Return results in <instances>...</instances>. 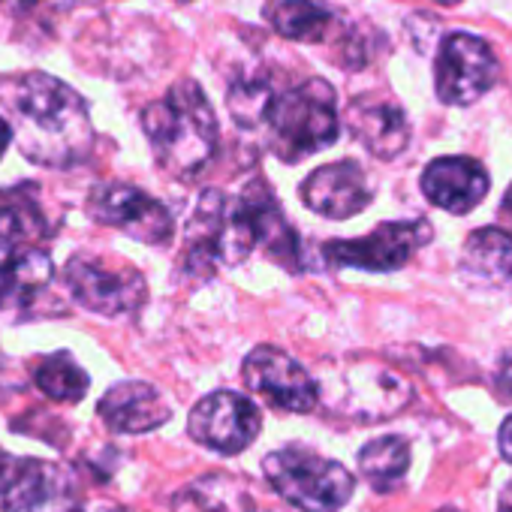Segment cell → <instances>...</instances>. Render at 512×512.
I'll use <instances>...</instances> for the list:
<instances>
[{
    "label": "cell",
    "instance_id": "obj_1",
    "mask_svg": "<svg viewBox=\"0 0 512 512\" xmlns=\"http://www.w3.org/2000/svg\"><path fill=\"white\" fill-rule=\"evenodd\" d=\"M0 103L16 124L22 154L43 166L67 169L82 163L94 145L85 100L49 73H19L0 79Z\"/></svg>",
    "mask_w": 512,
    "mask_h": 512
},
{
    "label": "cell",
    "instance_id": "obj_2",
    "mask_svg": "<svg viewBox=\"0 0 512 512\" xmlns=\"http://www.w3.org/2000/svg\"><path fill=\"white\" fill-rule=\"evenodd\" d=\"M157 163L181 181L196 178L217 148V118L205 91L184 79L142 112Z\"/></svg>",
    "mask_w": 512,
    "mask_h": 512
},
{
    "label": "cell",
    "instance_id": "obj_3",
    "mask_svg": "<svg viewBox=\"0 0 512 512\" xmlns=\"http://www.w3.org/2000/svg\"><path fill=\"white\" fill-rule=\"evenodd\" d=\"M260 121L266 124L269 148L281 160L299 163L329 148L341 133L335 88L323 79H308L278 97H269Z\"/></svg>",
    "mask_w": 512,
    "mask_h": 512
},
{
    "label": "cell",
    "instance_id": "obj_4",
    "mask_svg": "<svg viewBox=\"0 0 512 512\" xmlns=\"http://www.w3.org/2000/svg\"><path fill=\"white\" fill-rule=\"evenodd\" d=\"M187 269L214 272L241 266L256 241V223L241 196L205 190L187 220Z\"/></svg>",
    "mask_w": 512,
    "mask_h": 512
},
{
    "label": "cell",
    "instance_id": "obj_5",
    "mask_svg": "<svg viewBox=\"0 0 512 512\" xmlns=\"http://www.w3.org/2000/svg\"><path fill=\"white\" fill-rule=\"evenodd\" d=\"M263 470L272 491L302 512H341L356 491V479L341 461L305 446H284L266 455Z\"/></svg>",
    "mask_w": 512,
    "mask_h": 512
},
{
    "label": "cell",
    "instance_id": "obj_6",
    "mask_svg": "<svg viewBox=\"0 0 512 512\" xmlns=\"http://www.w3.org/2000/svg\"><path fill=\"white\" fill-rule=\"evenodd\" d=\"M434 235L431 223L425 220H392L380 223L374 232L362 238H341L326 244V260L344 269L362 272H398L404 269L413 253L428 244Z\"/></svg>",
    "mask_w": 512,
    "mask_h": 512
},
{
    "label": "cell",
    "instance_id": "obj_7",
    "mask_svg": "<svg viewBox=\"0 0 512 512\" xmlns=\"http://www.w3.org/2000/svg\"><path fill=\"white\" fill-rule=\"evenodd\" d=\"M500 64L491 46L476 34H449L437 49L434 88L449 106H470L485 97L497 82Z\"/></svg>",
    "mask_w": 512,
    "mask_h": 512
},
{
    "label": "cell",
    "instance_id": "obj_8",
    "mask_svg": "<svg viewBox=\"0 0 512 512\" xmlns=\"http://www.w3.org/2000/svg\"><path fill=\"white\" fill-rule=\"evenodd\" d=\"M73 299L103 317H124L145 305L148 287L133 266H109L97 256H73L64 269Z\"/></svg>",
    "mask_w": 512,
    "mask_h": 512
},
{
    "label": "cell",
    "instance_id": "obj_9",
    "mask_svg": "<svg viewBox=\"0 0 512 512\" xmlns=\"http://www.w3.org/2000/svg\"><path fill=\"white\" fill-rule=\"evenodd\" d=\"M263 428V416L260 407H256L250 398L220 389L205 395L187 419V431L190 437L214 452L223 455H235L241 449H247L256 437H260Z\"/></svg>",
    "mask_w": 512,
    "mask_h": 512
},
{
    "label": "cell",
    "instance_id": "obj_10",
    "mask_svg": "<svg viewBox=\"0 0 512 512\" xmlns=\"http://www.w3.org/2000/svg\"><path fill=\"white\" fill-rule=\"evenodd\" d=\"M244 386L284 413H311L320 401L317 380L284 350L256 347L241 365Z\"/></svg>",
    "mask_w": 512,
    "mask_h": 512
},
{
    "label": "cell",
    "instance_id": "obj_11",
    "mask_svg": "<svg viewBox=\"0 0 512 512\" xmlns=\"http://www.w3.org/2000/svg\"><path fill=\"white\" fill-rule=\"evenodd\" d=\"M4 512H85V497L64 464L19 458L4 488Z\"/></svg>",
    "mask_w": 512,
    "mask_h": 512
},
{
    "label": "cell",
    "instance_id": "obj_12",
    "mask_svg": "<svg viewBox=\"0 0 512 512\" xmlns=\"http://www.w3.org/2000/svg\"><path fill=\"white\" fill-rule=\"evenodd\" d=\"M88 214L97 223L124 229L142 244H166L172 238V217L163 202L130 184H103L91 190Z\"/></svg>",
    "mask_w": 512,
    "mask_h": 512
},
{
    "label": "cell",
    "instance_id": "obj_13",
    "mask_svg": "<svg viewBox=\"0 0 512 512\" xmlns=\"http://www.w3.org/2000/svg\"><path fill=\"white\" fill-rule=\"evenodd\" d=\"M302 202L329 220H350L374 202V187L356 160H338L311 172L302 184Z\"/></svg>",
    "mask_w": 512,
    "mask_h": 512
},
{
    "label": "cell",
    "instance_id": "obj_14",
    "mask_svg": "<svg viewBox=\"0 0 512 512\" xmlns=\"http://www.w3.org/2000/svg\"><path fill=\"white\" fill-rule=\"evenodd\" d=\"M488 187V172L473 157H437L422 172V193L431 205L449 214L473 211L485 199Z\"/></svg>",
    "mask_w": 512,
    "mask_h": 512
},
{
    "label": "cell",
    "instance_id": "obj_15",
    "mask_svg": "<svg viewBox=\"0 0 512 512\" xmlns=\"http://www.w3.org/2000/svg\"><path fill=\"white\" fill-rule=\"evenodd\" d=\"M97 416L115 434H148L172 419V407L160 389L142 380L115 383L97 404Z\"/></svg>",
    "mask_w": 512,
    "mask_h": 512
},
{
    "label": "cell",
    "instance_id": "obj_16",
    "mask_svg": "<svg viewBox=\"0 0 512 512\" xmlns=\"http://www.w3.org/2000/svg\"><path fill=\"white\" fill-rule=\"evenodd\" d=\"M199 512H284L275 491L238 473H208L187 488Z\"/></svg>",
    "mask_w": 512,
    "mask_h": 512
},
{
    "label": "cell",
    "instance_id": "obj_17",
    "mask_svg": "<svg viewBox=\"0 0 512 512\" xmlns=\"http://www.w3.org/2000/svg\"><path fill=\"white\" fill-rule=\"evenodd\" d=\"M410 383L380 365H365L347 377V404L344 413L353 419H386L407 407Z\"/></svg>",
    "mask_w": 512,
    "mask_h": 512
},
{
    "label": "cell",
    "instance_id": "obj_18",
    "mask_svg": "<svg viewBox=\"0 0 512 512\" xmlns=\"http://www.w3.org/2000/svg\"><path fill=\"white\" fill-rule=\"evenodd\" d=\"M353 136L380 160L398 157L410 142V124L401 106L389 100H353L347 109Z\"/></svg>",
    "mask_w": 512,
    "mask_h": 512
},
{
    "label": "cell",
    "instance_id": "obj_19",
    "mask_svg": "<svg viewBox=\"0 0 512 512\" xmlns=\"http://www.w3.org/2000/svg\"><path fill=\"white\" fill-rule=\"evenodd\" d=\"M461 272L470 284L512 293V232L503 226H482L467 235Z\"/></svg>",
    "mask_w": 512,
    "mask_h": 512
},
{
    "label": "cell",
    "instance_id": "obj_20",
    "mask_svg": "<svg viewBox=\"0 0 512 512\" xmlns=\"http://www.w3.org/2000/svg\"><path fill=\"white\" fill-rule=\"evenodd\" d=\"M52 281V256L43 247L0 241V305L31 302Z\"/></svg>",
    "mask_w": 512,
    "mask_h": 512
},
{
    "label": "cell",
    "instance_id": "obj_21",
    "mask_svg": "<svg viewBox=\"0 0 512 512\" xmlns=\"http://www.w3.org/2000/svg\"><path fill=\"white\" fill-rule=\"evenodd\" d=\"M244 205L250 208V217L256 223V241L266 244L275 260H281L290 269H299V235L296 229L287 223L272 187H266L263 181H256L253 187H247L241 193Z\"/></svg>",
    "mask_w": 512,
    "mask_h": 512
},
{
    "label": "cell",
    "instance_id": "obj_22",
    "mask_svg": "<svg viewBox=\"0 0 512 512\" xmlns=\"http://www.w3.org/2000/svg\"><path fill=\"white\" fill-rule=\"evenodd\" d=\"M266 13L275 31L296 43H326L335 31V13L323 0H275Z\"/></svg>",
    "mask_w": 512,
    "mask_h": 512
},
{
    "label": "cell",
    "instance_id": "obj_23",
    "mask_svg": "<svg viewBox=\"0 0 512 512\" xmlns=\"http://www.w3.org/2000/svg\"><path fill=\"white\" fill-rule=\"evenodd\" d=\"M410 470V443L401 434H383L368 440L359 452V473L374 491H395Z\"/></svg>",
    "mask_w": 512,
    "mask_h": 512
},
{
    "label": "cell",
    "instance_id": "obj_24",
    "mask_svg": "<svg viewBox=\"0 0 512 512\" xmlns=\"http://www.w3.org/2000/svg\"><path fill=\"white\" fill-rule=\"evenodd\" d=\"M34 383L46 398L73 404V401H82L88 395L91 377L85 374V368L70 353H55L37 365Z\"/></svg>",
    "mask_w": 512,
    "mask_h": 512
},
{
    "label": "cell",
    "instance_id": "obj_25",
    "mask_svg": "<svg viewBox=\"0 0 512 512\" xmlns=\"http://www.w3.org/2000/svg\"><path fill=\"white\" fill-rule=\"evenodd\" d=\"M46 232L43 217L34 205H4L0 208V241H19L34 244Z\"/></svg>",
    "mask_w": 512,
    "mask_h": 512
},
{
    "label": "cell",
    "instance_id": "obj_26",
    "mask_svg": "<svg viewBox=\"0 0 512 512\" xmlns=\"http://www.w3.org/2000/svg\"><path fill=\"white\" fill-rule=\"evenodd\" d=\"M494 392L500 401H512V350H506L497 362V374H494Z\"/></svg>",
    "mask_w": 512,
    "mask_h": 512
},
{
    "label": "cell",
    "instance_id": "obj_27",
    "mask_svg": "<svg viewBox=\"0 0 512 512\" xmlns=\"http://www.w3.org/2000/svg\"><path fill=\"white\" fill-rule=\"evenodd\" d=\"M497 449L512 464V416H506L503 425H500V431H497Z\"/></svg>",
    "mask_w": 512,
    "mask_h": 512
},
{
    "label": "cell",
    "instance_id": "obj_28",
    "mask_svg": "<svg viewBox=\"0 0 512 512\" xmlns=\"http://www.w3.org/2000/svg\"><path fill=\"white\" fill-rule=\"evenodd\" d=\"M16 464H19V458H13V455H7V452H0V494H4V488H7V482H10Z\"/></svg>",
    "mask_w": 512,
    "mask_h": 512
},
{
    "label": "cell",
    "instance_id": "obj_29",
    "mask_svg": "<svg viewBox=\"0 0 512 512\" xmlns=\"http://www.w3.org/2000/svg\"><path fill=\"white\" fill-rule=\"evenodd\" d=\"M10 142H13V124L7 118H0V157L7 154Z\"/></svg>",
    "mask_w": 512,
    "mask_h": 512
},
{
    "label": "cell",
    "instance_id": "obj_30",
    "mask_svg": "<svg viewBox=\"0 0 512 512\" xmlns=\"http://www.w3.org/2000/svg\"><path fill=\"white\" fill-rule=\"evenodd\" d=\"M500 217L512 226V184L506 187V193H503V202H500Z\"/></svg>",
    "mask_w": 512,
    "mask_h": 512
},
{
    "label": "cell",
    "instance_id": "obj_31",
    "mask_svg": "<svg viewBox=\"0 0 512 512\" xmlns=\"http://www.w3.org/2000/svg\"><path fill=\"white\" fill-rule=\"evenodd\" d=\"M497 512H512V482L503 488V494H500V509Z\"/></svg>",
    "mask_w": 512,
    "mask_h": 512
},
{
    "label": "cell",
    "instance_id": "obj_32",
    "mask_svg": "<svg viewBox=\"0 0 512 512\" xmlns=\"http://www.w3.org/2000/svg\"><path fill=\"white\" fill-rule=\"evenodd\" d=\"M10 7H16V10H31V7H37L40 0H7Z\"/></svg>",
    "mask_w": 512,
    "mask_h": 512
},
{
    "label": "cell",
    "instance_id": "obj_33",
    "mask_svg": "<svg viewBox=\"0 0 512 512\" xmlns=\"http://www.w3.org/2000/svg\"><path fill=\"white\" fill-rule=\"evenodd\" d=\"M434 4H443V7H455V4H461V0H434Z\"/></svg>",
    "mask_w": 512,
    "mask_h": 512
},
{
    "label": "cell",
    "instance_id": "obj_34",
    "mask_svg": "<svg viewBox=\"0 0 512 512\" xmlns=\"http://www.w3.org/2000/svg\"><path fill=\"white\" fill-rule=\"evenodd\" d=\"M440 512H458V509H449V506H446V509H440Z\"/></svg>",
    "mask_w": 512,
    "mask_h": 512
}]
</instances>
